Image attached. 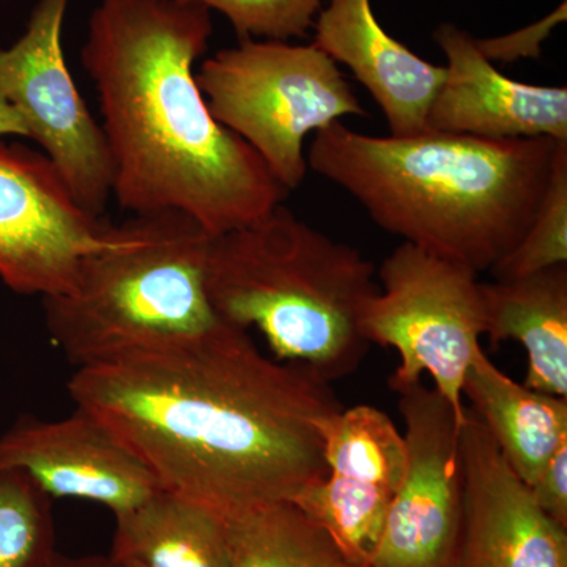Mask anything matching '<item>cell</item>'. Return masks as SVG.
I'll use <instances>...</instances> for the list:
<instances>
[{"mask_svg": "<svg viewBox=\"0 0 567 567\" xmlns=\"http://www.w3.org/2000/svg\"><path fill=\"white\" fill-rule=\"evenodd\" d=\"M461 454L464 495L450 567H567L566 528L540 509L468 409Z\"/></svg>", "mask_w": 567, "mask_h": 567, "instance_id": "8fae6325", "label": "cell"}, {"mask_svg": "<svg viewBox=\"0 0 567 567\" xmlns=\"http://www.w3.org/2000/svg\"><path fill=\"white\" fill-rule=\"evenodd\" d=\"M435 40L447 63L429 112V130L491 141H567L565 85L511 80L481 52L477 40L454 25L436 29Z\"/></svg>", "mask_w": 567, "mask_h": 567, "instance_id": "4fadbf2b", "label": "cell"}, {"mask_svg": "<svg viewBox=\"0 0 567 567\" xmlns=\"http://www.w3.org/2000/svg\"><path fill=\"white\" fill-rule=\"evenodd\" d=\"M473 268L402 241L377 270L379 293L365 308V341L401 357L390 377L395 393L431 375L464 423L462 386L484 334L481 282Z\"/></svg>", "mask_w": 567, "mask_h": 567, "instance_id": "52a82bcc", "label": "cell"}, {"mask_svg": "<svg viewBox=\"0 0 567 567\" xmlns=\"http://www.w3.org/2000/svg\"><path fill=\"white\" fill-rule=\"evenodd\" d=\"M352 567H354V566H352Z\"/></svg>", "mask_w": 567, "mask_h": 567, "instance_id": "f1b7e54d", "label": "cell"}, {"mask_svg": "<svg viewBox=\"0 0 567 567\" xmlns=\"http://www.w3.org/2000/svg\"><path fill=\"white\" fill-rule=\"evenodd\" d=\"M377 268L279 205L260 221L212 237L207 293L224 323L257 328L276 360L328 382L363 360L361 320L379 293Z\"/></svg>", "mask_w": 567, "mask_h": 567, "instance_id": "277c9868", "label": "cell"}, {"mask_svg": "<svg viewBox=\"0 0 567 567\" xmlns=\"http://www.w3.org/2000/svg\"><path fill=\"white\" fill-rule=\"evenodd\" d=\"M394 495L385 487L328 473L292 503L330 536L350 566L369 567Z\"/></svg>", "mask_w": 567, "mask_h": 567, "instance_id": "d6986e66", "label": "cell"}, {"mask_svg": "<svg viewBox=\"0 0 567 567\" xmlns=\"http://www.w3.org/2000/svg\"><path fill=\"white\" fill-rule=\"evenodd\" d=\"M40 567H115L111 557L65 558L54 554Z\"/></svg>", "mask_w": 567, "mask_h": 567, "instance_id": "4316f807", "label": "cell"}, {"mask_svg": "<svg viewBox=\"0 0 567 567\" xmlns=\"http://www.w3.org/2000/svg\"><path fill=\"white\" fill-rule=\"evenodd\" d=\"M212 237L178 212L118 224L73 290L43 300L52 342L82 368L210 333L223 323L207 293Z\"/></svg>", "mask_w": 567, "mask_h": 567, "instance_id": "5b68a950", "label": "cell"}, {"mask_svg": "<svg viewBox=\"0 0 567 567\" xmlns=\"http://www.w3.org/2000/svg\"><path fill=\"white\" fill-rule=\"evenodd\" d=\"M529 491L540 509L567 528V442L551 454Z\"/></svg>", "mask_w": 567, "mask_h": 567, "instance_id": "cb8c5ba5", "label": "cell"}, {"mask_svg": "<svg viewBox=\"0 0 567 567\" xmlns=\"http://www.w3.org/2000/svg\"><path fill=\"white\" fill-rule=\"evenodd\" d=\"M3 136L29 137V130L20 112L0 95V137Z\"/></svg>", "mask_w": 567, "mask_h": 567, "instance_id": "484cf974", "label": "cell"}, {"mask_svg": "<svg viewBox=\"0 0 567 567\" xmlns=\"http://www.w3.org/2000/svg\"><path fill=\"white\" fill-rule=\"evenodd\" d=\"M481 301L492 344L513 339L527 350L525 386L567 398V264L481 284Z\"/></svg>", "mask_w": 567, "mask_h": 567, "instance_id": "9a60e30c", "label": "cell"}, {"mask_svg": "<svg viewBox=\"0 0 567 567\" xmlns=\"http://www.w3.org/2000/svg\"><path fill=\"white\" fill-rule=\"evenodd\" d=\"M212 31L197 3L102 0L81 61L99 93L118 205L183 213L215 237L260 221L289 192L213 117L194 71Z\"/></svg>", "mask_w": 567, "mask_h": 567, "instance_id": "7a4b0ae2", "label": "cell"}, {"mask_svg": "<svg viewBox=\"0 0 567 567\" xmlns=\"http://www.w3.org/2000/svg\"><path fill=\"white\" fill-rule=\"evenodd\" d=\"M561 264H567V141L558 142L535 218L491 271L495 281H507Z\"/></svg>", "mask_w": 567, "mask_h": 567, "instance_id": "7402d4cb", "label": "cell"}, {"mask_svg": "<svg viewBox=\"0 0 567 567\" xmlns=\"http://www.w3.org/2000/svg\"><path fill=\"white\" fill-rule=\"evenodd\" d=\"M111 557L142 567H233L224 518L162 488L115 516Z\"/></svg>", "mask_w": 567, "mask_h": 567, "instance_id": "e0dca14e", "label": "cell"}, {"mask_svg": "<svg viewBox=\"0 0 567 567\" xmlns=\"http://www.w3.org/2000/svg\"><path fill=\"white\" fill-rule=\"evenodd\" d=\"M110 557H111V555H110ZM112 561H114L115 567H142L140 565H136V563L126 561V559H114V558H112Z\"/></svg>", "mask_w": 567, "mask_h": 567, "instance_id": "83f0119b", "label": "cell"}, {"mask_svg": "<svg viewBox=\"0 0 567 567\" xmlns=\"http://www.w3.org/2000/svg\"><path fill=\"white\" fill-rule=\"evenodd\" d=\"M406 465L369 567H450L461 527V423L423 382L399 393Z\"/></svg>", "mask_w": 567, "mask_h": 567, "instance_id": "30bf717a", "label": "cell"}, {"mask_svg": "<svg viewBox=\"0 0 567 567\" xmlns=\"http://www.w3.org/2000/svg\"><path fill=\"white\" fill-rule=\"evenodd\" d=\"M69 393L162 491L224 520L323 481L320 429L342 410L315 369L270 360L224 322L185 344L76 368Z\"/></svg>", "mask_w": 567, "mask_h": 567, "instance_id": "6da1fadb", "label": "cell"}, {"mask_svg": "<svg viewBox=\"0 0 567 567\" xmlns=\"http://www.w3.org/2000/svg\"><path fill=\"white\" fill-rule=\"evenodd\" d=\"M462 395L473 404L507 464L527 486L561 443L567 442V398L514 382L477 349Z\"/></svg>", "mask_w": 567, "mask_h": 567, "instance_id": "2e32d148", "label": "cell"}, {"mask_svg": "<svg viewBox=\"0 0 567 567\" xmlns=\"http://www.w3.org/2000/svg\"><path fill=\"white\" fill-rule=\"evenodd\" d=\"M196 81L213 117L244 140L289 193L308 173L306 137L365 115L338 63L315 43L240 40L204 61Z\"/></svg>", "mask_w": 567, "mask_h": 567, "instance_id": "8992f818", "label": "cell"}, {"mask_svg": "<svg viewBox=\"0 0 567 567\" xmlns=\"http://www.w3.org/2000/svg\"><path fill=\"white\" fill-rule=\"evenodd\" d=\"M558 142L427 132H317L306 162L404 244L491 271L524 237L546 192Z\"/></svg>", "mask_w": 567, "mask_h": 567, "instance_id": "3957f363", "label": "cell"}, {"mask_svg": "<svg viewBox=\"0 0 567 567\" xmlns=\"http://www.w3.org/2000/svg\"><path fill=\"white\" fill-rule=\"evenodd\" d=\"M320 431L328 473L398 492L406 447L386 413L371 405L352 406L324 420Z\"/></svg>", "mask_w": 567, "mask_h": 567, "instance_id": "ffe728a7", "label": "cell"}, {"mask_svg": "<svg viewBox=\"0 0 567 567\" xmlns=\"http://www.w3.org/2000/svg\"><path fill=\"white\" fill-rule=\"evenodd\" d=\"M221 11L238 39H305L315 28L322 0H177Z\"/></svg>", "mask_w": 567, "mask_h": 567, "instance_id": "603a6c76", "label": "cell"}, {"mask_svg": "<svg viewBox=\"0 0 567 567\" xmlns=\"http://www.w3.org/2000/svg\"><path fill=\"white\" fill-rule=\"evenodd\" d=\"M224 522L233 567H352L292 502L256 507Z\"/></svg>", "mask_w": 567, "mask_h": 567, "instance_id": "ac0fdd59", "label": "cell"}, {"mask_svg": "<svg viewBox=\"0 0 567 567\" xmlns=\"http://www.w3.org/2000/svg\"><path fill=\"white\" fill-rule=\"evenodd\" d=\"M70 0H39L28 29L0 51V95L24 118L29 140L61 174L84 210L103 216L112 197V163L102 125L92 117L62 50Z\"/></svg>", "mask_w": 567, "mask_h": 567, "instance_id": "ba28073f", "label": "cell"}, {"mask_svg": "<svg viewBox=\"0 0 567 567\" xmlns=\"http://www.w3.org/2000/svg\"><path fill=\"white\" fill-rule=\"evenodd\" d=\"M54 554L50 496L24 470L0 468V567H40Z\"/></svg>", "mask_w": 567, "mask_h": 567, "instance_id": "44dd1931", "label": "cell"}, {"mask_svg": "<svg viewBox=\"0 0 567 567\" xmlns=\"http://www.w3.org/2000/svg\"><path fill=\"white\" fill-rule=\"evenodd\" d=\"M565 6H563L561 10L539 22V24L532 25L525 31L514 33V35L503 37V39L477 40V47L488 61L509 63L520 58H537L540 41L546 39L550 29L559 20H565Z\"/></svg>", "mask_w": 567, "mask_h": 567, "instance_id": "d4e9b609", "label": "cell"}, {"mask_svg": "<svg viewBox=\"0 0 567 567\" xmlns=\"http://www.w3.org/2000/svg\"><path fill=\"white\" fill-rule=\"evenodd\" d=\"M115 230L74 200L47 156L0 142V279L11 290L43 300L70 293Z\"/></svg>", "mask_w": 567, "mask_h": 567, "instance_id": "9c48e42d", "label": "cell"}, {"mask_svg": "<svg viewBox=\"0 0 567 567\" xmlns=\"http://www.w3.org/2000/svg\"><path fill=\"white\" fill-rule=\"evenodd\" d=\"M0 468L24 470L50 498L87 499L114 516L159 491L140 458L80 406L62 420L21 417L0 439Z\"/></svg>", "mask_w": 567, "mask_h": 567, "instance_id": "7c38bea8", "label": "cell"}, {"mask_svg": "<svg viewBox=\"0 0 567 567\" xmlns=\"http://www.w3.org/2000/svg\"><path fill=\"white\" fill-rule=\"evenodd\" d=\"M315 44L344 63L379 104L391 136L427 132L429 112L445 66L424 61L383 31L371 0H330L315 22Z\"/></svg>", "mask_w": 567, "mask_h": 567, "instance_id": "5bb4252c", "label": "cell"}]
</instances>
